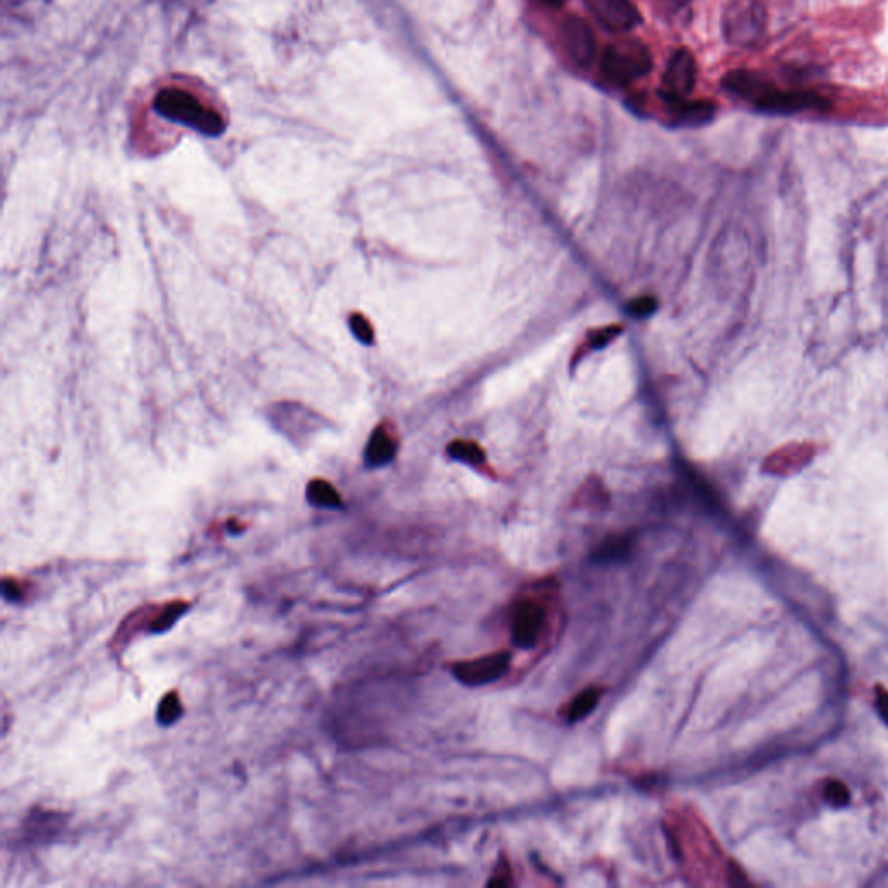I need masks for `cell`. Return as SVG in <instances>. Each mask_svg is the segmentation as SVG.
I'll return each mask as SVG.
<instances>
[{"mask_svg":"<svg viewBox=\"0 0 888 888\" xmlns=\"http://www.w3.org/2000/svg\"><path fill=\"white\" fill-rule=\"evenodd\" d=\"M155 108L160 115L170 118L172 122L196 129L205 136H219L224 129L219 113L210 110L196 96L181 89H165L160 92L155 99Z\"/></svg>","mask_w":888,"mask_h":888,"instance_id":"6da1fadb","label":"cell"},{"mask_svg":"<svg viewBox=\"0 0 888 888\" xmlns=\"http://www.w3.org/2000/svg\"><path fill=\"white\" fill-rule=\"evenodd\" d=\"M722 30L729 44L758 46L767 30V13L762 0H731L725 7Z\"/></svg>","mask_w":888,"mask_h":888,"instance_id":"7a4b0ae2","label":"cell"},{"mask_svg":"<svg viewBox=\"0 0 888 888\" xmlns=\"http://www.w3.org/2000/svg\"><path fill=\"white\" fill-rule=\"evenodd\" d=\"M653 59L639 40L609 44L602 56V73L614 85H628L651 72Z\"/></svg>","mask_w":888,"mask_h":888,"instance_id":"3957f363","label":"cell"},{"mask_svg":"<svg viewBox=\"0 0 888 888\" xmlns=\"http://www.w3.org/2000/svg\"><path fill=\"white\" fill-rule=\"evenodd\" d=\"M509 625L514 646L529 651L540 642L547 625V609L542 602L531 597L517 599L510 608Z\"/></svg>","mask_w":888,"mask_h":888,"instance_id":"277c9868","label":"cell"},{"mask_svg":"<svg viewBox=\"0 0 888 888\" xmlns=\"http://www.w3.org/2000/svg\"><path fill=\"white\" fill-rule=\"evenodd\" d=\"M512 654L509 651L484 654L472 660L457 661L451 665V675L464 686L483 687L502 679L509 672Z\"/></svg>","mask_w":888,"mask_h":888,"instance_id":"5b68a950","label":"cell"},{"mask_svg":"<svg viewBox=\"0 0 888 888\" xmlns=\"http://www.w3.org/2000/svg\"><path fill=\"white\" fill-rule=\"evenodd\" d=\"M755 110L771 115H797L804 111H823L830 108L828 99L819 92L809 89H793V91H781L779 87L772 89L767 96L758 99Z\"/></svg>","mask_w":888,"mask_h":888,"instance_id":"8992f818","label":"cell"},{"mask_svg":"<svg viewBox=\"0 0 888 888\" xmlns=\"http://www.w3.org/2000/svg\"><path fill=\"white\" fill-rule=\"evenodd\" d=\"M698 65L691 51L679 49L672 54L663 75V89L660 98L668 103L672 99L687 98L696 87Z\"/></svg>","mask_w":888,"mask_h":888,"instance_id":"52a82bcc","label":"cell"},{"mask_svg":"<svg viewBox=\"0 0 888 888\" xmlns=\"http://www.w3.org/2000/svg\"><path fill=\"white\" fill-rule=\"evenodd\" d=\"M562 47L576 65L588 66L594 61L595 35L587 21L568 16L562 21Z\"/></svg>","mask_w":888,"mask_h":888,"instance_id":"ba28073f","label":"cell"},{"mask_svg":"<svg viewBox=\"0 0 888 888\" xmlns=\"http://www.w3.org/2000/svg\"><path fill=\"white\" fill-rule=\"evenodd\" d=\"M587 6L601 25L613 32L634 30L642 21L632 0H587Z\"/></svg>","mask_w":888,"mask_h":888,"instance_id":"9c48e42d","label":"cell"},{"mask_svg":"<svg viewBox=\"0 0 888 888\" xmlns=\"http://www.w3.org/2000/svg\"><path fill=\"white\" fill-rule=\"evenodd\" d=\"M722 87L734 96L750 101L751 105L776 89L774 82L765 73L755 70H732L722 79Z\"/></svg>","mask_w":888,"mask_h":888,"instance_id":"30bf717a","label":"cell"},{"mask_svg":"<svg viewBox=\"0 0 888 888\" xmlns=\"http://www.w3.org/2000/svg\"><path fill=\"white\" fill-rule=\"evenodd\" d=\"M158 604H146L143 608L134 609L127 618H125L120 627L117 628L115 635L111 637L110 649L113 653H122L125 647L131 644L134 637L139 634H148L151 620L157 613Z\"/></svg>","mask_w":888,"mask_h":888,"instance_id":"8fae6325","label":"cell"},{"mask_svg":"<svg viewBox=\"0 0 888 888\" xmlns=\"http://www.w3.org/2000/svg\"><path fill=\"white\" fill-rule=\"evenodd\" d=\"M673 115V122L679 125H703L712 122L717 106L708 99L679 98L666 103Z\"/></svg>","mask_w":888,"mask_h":888,"instance_id":"7c38bea8","label":"cell"},{"mask_svg":"<svg viewBox=\"0 0 888 888\" xmlns=\"http://www.w3.org/2000/svg\"><path fill=\"white\" fill-rule=\"evenodd\" d=\"M601 687H587L582 693L576 694L575 698L569 701L566 710H564V719L575 724L580 720L587 719L590 713L595 712V708L599 706L602 699Z\"/></svg>","mask_w":888,"mask_h":888,"instance_id":"4fadbf2b","label":"cell"},{"mask_svg":"<svg viewBox=\"0 0 888 888\" xmlns=\"http://www.w3.org/2000/svg\"><path fill=\"white\" fill-rule=\"evenodd\" d=\"M632 545V536H609L594 550L592 561L597 564H616L632 554Z\"/></svg>","mask_w":888,"mask_h":888,"instance_id":"5bb4252c","label":"cell"},{"mask_svg":"<svg viewBox=\"0 0 888 888\" xmlns=\"http://www.w3.org/2000/svg\"><path fill=\"white\" fill-rule=\"evenodd\" d=\"M394 455H396V441L386 427H379L377 431L373 432L372 439L366 448V462L373 467H379V465L391 462Z\"/></svg>","mask_w":888,"mask_h":888,"instance_id":"9a60e30c","label":"cell"},{"mask_svg":"<svg viewBox=\"0 0 888 888\" xmlns=\"http://www.w3.org/2000/svg\"><path fill=\"white\" fill-rule=\"evenodd\" d=\"M188 609H190V602L181 601V599L167 602L164 606H158L157 613L153 616L150 628H148V635L169 632L170 628L176 625V621L188 613Z\"/></svg>","mask_w":888,"mask_h":888,"instance_id":"2e32d148","label":"cell"},{"mask_svg":"<svg viewBox=\"0 0 888 888\" xmlns=\"http://www.w3.org/2000/svg\"><path fill=\"white\" fill-rule=\"evenodd\" d=\"M307 500L314 507H321V509H339V507H342V498H340L339 493L333 488L332 484L325 483V481H313V483L309 484Z\"/></svg>","mask_w":888,"mask_h":888,"instance_id":"e0dca14e","label":"cell"},{"mask_svg":"<svg viewBox=\"0 0 888 888\" xmlns=\"http://www.w3.org/2000/svg\"><path fill=\"white\" fill-rule=\"evenodd\" d=\"M812 455H814V448L812 446H809V444H797V446H790L786 450H779L777 453H774L769 458L767 465H776V471H781L783 467H793V465L800 467L809 458H812Z\"/></svg>","mask_w":888,"mask_h":888,"instance_id":"ac0fdd59","label":"cell"},{"mask_svg":"<svg viewBox=\"0 0 888 888\" xmlns=\"http://www.w3.org/2000/svg\"><path fill=\"white\" fill-rule=\"evenodd\" d=\"M608 502V491L604 488L599 477H588L587 483L583 484L578 495H576V503L580 507H602Z\"/></svg>","mask_w":888,"mask_h":888,"instance_id":"d6986e66","label":"cell"},{"mask_svg":"<svg viewBox=\"0 0 888 888\" xmlns=\"http://www.w3.org/2000/svg\"><path fill=\"white\" fill-rule=\"evenodd\" d=\"M448 455L465 464L481 465L486 460L484 450L479 444L469 439H457L448 446Z\"/></svg>","mask_w":888,"mask_h":888,"instance_id":"ffe728a7","label":"cell"},{"mask_svg":"<svg viewBox=\"0 0 888 888\" xmlns=\"http://www.w3.org/2000/svg\"><path fill=\"white\" fill-rule=\"evenodd\" d=\"M184 715L183 701L179 698L176 691H170L165 694L157 710V722L162 727L176 724L177 720Z\"/></svg>","mask_w":888,"mask_h":888,"instance_id":"44dd1931","label":"cell"},{"mask_svg":"<svg viewBox=\"0 0 888 888\" xmlns=\"http://www.w3.org/2000/svg\"><path fill=\"white\" fill-rule=\"evenodd\" d=\"M621 332H623V325H611V327L599 328V330H594V332L588 333V339L587 342H585V346L580 347L575 353L576 363H578L583 354L588 353V351L608 346L609 342L616 339Z\"/></svg>","mask_w":888,"mask_h":888,"instance_id":"7402d4cb","label":"cell"},{"mask_svg":"<svg viewBox=\"0 0 888 888\" xmlns=\"http://www.w3.org/2000/svg\"><path fill=\"white\" fill-rule=\"evenodd\" d=\"M2 595L9 602H20L27 597V585L18 578L6 576L2 580Z\"/></svg>","mask_w":888,"mask_h":888,"instance_id":"603a6c76","label":"cell"},{"mask_svg":"<svg viewBox=\"0 0 888 888\" xmlns=\"http://www.w3.org/2000/svg\"><path fill=\"white\" fill-rule=\"evenodd\" d=\"M658 309V301L654 299L653 295H644V297H639V299H635L630 306H628V311L635 318H647V316H651Z\"/></svg>","mask_w":888,"mask_h":888,"instance_id":"cb8c5ba5","label":"cell"},{"mask_svg":"<svg viewBox=\"0 0 888 888\" xmlns=\"http://www.w3.org/2000/svg\"><path fill=\"white\" fill-rule=\"evenodd\" d=\"M351 325H353V332L356 333V337H358L361 342L372 344L373 328L370 327L368 320H365L360 314H356V316H353V320H351Z\"/></svg>","mask_w":888,"mask_h":888,"instance_id":"d4e9b609","label":"cell"},{"mask_svg":"<svg viewBox=\"0 0 888 888\" xmlns=\"http://www.w3.org/2000/svg\"><path fill=\"white\" fill-rule=\"evenodd\" d=\"M512 873H510L509 862H502L500 868L497 869V875L488 882V887H507L512 885Z\"/></svg>","mask_w":888,"mask_h":888,"instance_id":"484cf974","label":"cell"},{"mask_svg":"<svg viewBox=\"0 0 888 888\" xmlns=\"http://www.w3.org/2000/svg\"><path fill=\"white\" fill-rule=\"evenodd\" d=\"M689 2H691V0H665L666 6H668V9H672V11L684 9Z\"/></svg>","mask_w":888,"mask_h":888,"instance_id":"4316f807","label":"cell"},{"mask_svg":"<svg viewBox=\"0 0 888 888\" xmlns=\"http://www.w3.org/2000/svg\"><path fill=\"white\" fill-rule=\"evenodd\" d=\"M540 2H543L545 6L555 7V9H557V7L564 6V2H566V0H540Z\"/></svg>","mask_w":888,"mask_h":888,"instance_id":"83f0119b","label":"cell"}]
</instances>
